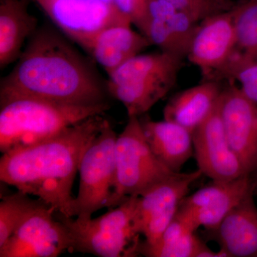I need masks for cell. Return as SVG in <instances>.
<instances>
[{
  "instance_id": "6da1fadb",
  "label": "cell",
  "mask_w": 257,
  "mask_h": 257,
  "mask_svg": "<svg viewBox=\"0 0 257 257\" xmlns=\"http://www.w3.org/2000/svg\"><path fill=\"white\" fill-rule=\"evenodd\" d=\"M105 119L91 116L43 141L3 153L0 179L35 196L66 218H73L72 187L84 151Z\"/></svg>"
},
{
  "instance_id": "7a4b0ae2",
  "label": "cell",
  "mask_w": 257,
  "mask_h": 257,
  "mask_svg": "<svg viewBox=\"0 0 257 257\" xmlns=\"http://www.w3.org/2000/svg\"><path fill=\"white\" fill-rule=\"evenodd\" d=\"M106 83L92 66L50 29L37 30L30 37L0 85V96H32L75 105L106 102Z\"/></svg>"
},
{
  "instance_id": "3957f363",
  "label": "cell",
  "mask_w": 257,
  "mask_h": 257,
  "mask_svg": "<svg viewBox=\"0 0 257 257\" xmlns=\"http://www.w3.org/2000/svg\"><path fill=\"white\" fill-rule=\"evenodd\" d=\"M110 107L107 101L75 105L32 96H0V151L40 143Z\"/></svg>"
},
{
  "instance_id": "277c9868",
  "label": "cell",
  "mask_w": 257,
  "mask_h": 257,
  "mask_svg": "<svg viewBox=\"0 0 257 257\" xmlns=\"http://www.w3.org/2000/svg\"><path fill=\"white\" fill-rule=\"evenodd\" d=\"M138 195L130 196L117 207L94 218H57L68 228L72 252L99 257L134 256L138 253L140 236L135 226Z\"/></svg>"
},
{
  "instance_id": "5b68a950",
  "label": "cell",
  "mask_w": 257,
  "mask_h": 257,
  "mask_svg": "<svg viewBox=\"0 0 257 257\" xmlns=\"http://www.w3.org/2000/svg\"><path fill=\"white\" fill-rule=\"evenodd\" d=\"M115 184L109 209L173 175L147 143L140 117L128 116L115 145Z\"/></svg>"
},
{
  "instance_id": "8992f818",
  "label": "cell",
  "mask_w": 257,
  "mask_h": 257,
  "mask_svg": "<svg viewBox=\"0 0 257 257\" xmlns=\"http://www.w3.org/2000/svg\"><path fill=\"white\" fill-rule=\"evenodd\" d=\"M117 135L105 119L100 133L86 149L79 172L78 195L74 214L79 219L92 218L94 212L110 205L115 184V145Z\"/></svg>"
},
{
  "instance_id": "52a82bcc",
  "label": "cell",
  "mask_w": 257,
  "mask_h": 257,
  "mask_svg": "<svg viewBox=\"0 0 257 257\" xmlns=\"http://www.w3.org/2000/svg\"><path fill=\"white\" fill-rule=\"evenodd\" d=\"M53 209L42 201L0 247V257H57L72 251L68 228Z\"/></svg>"
},
{
  "instance_id": "ba28073f",
  "label": "cell",
  "mask_w": 257,
  "mask_h": 257,
  "mask_svg": "<svg viewBox=\"0 0 257 257\" xmlns=\"http://www.w3.org/2000/svg\"><path fill=\"white\" fill-rule=\"evenodd\" d=\"M203 175L198 170L189 173H174L138 196L135 226L146 246L155 244L175 219L179 206L191 185Z\"/></svg>"
},
{
  "instance_id": "9c48e42d",
  "label": "cell",
  "mask_w": 257,
  "mask_h": 257,
  "mask_svg": "<svg viewBox=\"0 0 257 257\" xmlns=\"http://www.w3.org/2000/svg\"><path fill=\"white\" fill-rule=\"evenodd\" d=\"M33 1L59 30L87 52L93 39L103 29L114 24H131L118 13L112 0Z\"/></svg>"
},
{
  "instance_id": "30bf717a",
  "label": "cell",
  "mask_w": 257,
  "mask_h": 257,
  "mask_svg": "<svg viewBox=\"0 0 257 257\" xmlns=\"http://www.w3.org/2000/svg\"><path fill=\"white\" fill-rule=\"evenodd\" d=\"M233 8L199 23L187 58L200 69L205 81L229 79L236 51Z\"/></svg>"
},
{
  "instance_id": "8fae6325",
  "label": "cell",
  "mask_w": 257,
  "mask_h": 257,
  "mask_svg": "<svg viewBox=\"0 0 257 257\" xmlns=\"http://www.w3.org/2000/svg\"><path fill=\"white\" fill-rule=\"evenodd\" d=\"M253 188L249 175L230 182H213L184 198L176 216L194 231L201 226L216 230L230 211L253 192Z\"/></svg>"
},
{
  "instance_id": "7c38bea8",
  "label": "cell",
  "mask_w": 257,
  "mask_h": 257,
  "mask_svg": "<svg viewBox=\"0 0 257 257\" xmlns=\"http://www.w3.org/2000/svg\"><path fill=\"white\" fill-rule=\"evenodd\" d=\"M219 111L230 146L250 175L257 169V104L229 82L223 89Z\"/></svg>"
},
{
  "instance_id": "4fadbf2b",
  "label": "cell",
  "mask_w": 257,
  "mask_h": 257,
  "mask_svg": "<svg viewBox=\"0 0 257 257\" xmlns=\"http://www.w3.org/2000/svg\"><path fill=\"white\" fill-rule=\"evenodd\" d=\"M192 137L198 169L213 182H230L248 175L228 142L219 102L210 116L193 132Z\"/></svg>"
},
{
  "instance_id": "5bb4252c",
  "label": "cell",
  "mask_w": 257,
  "mask_h": 257,
  "mask_svg": "<svg viewBox=\"0 0 257 257\" xmlns=\"http://www.w3.org/2000/svg\"><path fill=\"white\" fill-rule=\"evenodd\" d=\"M197 23L165 0H150L148 16L141 33L162 52L187 58Z\"/></svg>"
},
{
  "instance_id": "9a60e30c",
  "label": "cell",
  "mask_w": 257,
  "mask_h": 257,
  "mask_svg": "<svg viewBox=\"0 0 257 257\" xmlns=\"http://www.w3.org/2000/svg\"><path fill=\"white\" fill-rule=\"evenodd\" d=\"M131 25L117 23L103 29L88 49L87 52L108 76L152 45L145 35L135 31Z\"/></svg>"
},
{
  "instance_id": "2e32d148",
  "label": "cell",
  "mask_w": 257,
  "mask_h": 257,
  "mask_svg": "<svg viewBox=\"0 0 257 257\" xmlns=\"http://www.w3.org/2000/svg\"><path fill=\"white\" fill-rule=\"evenodd\" d=\"M223 89L218 81H205L177 93L164 108V119L193 133L216 109Z\"/></svg>"
},
{
  "instance_id": "e0dca14e",
  "label": "cell",
  "mask_w": 257,
  "mask_h": 257,
  "mask_svg": "<svg viewBox=\"0 0 257 257\" xmlns=\"http://www.w3.org/2000/svg\"><path fill=\"white\" fill-rule=\"evenodd\" d=\"M144 135L155 156L175 173L194 155L192 133L180 125L164 119L140 117Z\"/></svg>"
},
{
  "instance_id": "ac0fdd59",
  "label": "cell",
  "mask_w": 257,
  "mask_h": 257,
  "mask_svg": "<svg viewBox=\"0 0 257 257\" xmlns=\"http://www.w3.org/2000/svg\"><path fill=\"white\" fill-rule=\"evenodd\" d=\"M216 231L221 249L228 256H256L257 208L253 192L230 211Z\"/></svg>"
},
{
  "instance_id": "d6986e66",
  "label": "cell",
  "mask_w": 257,
  "mask_h": 257,
  "mask_svg": "<svg viewBox=\"0 0 257 257\" xmlns=\"http://www.w3.org/2000/svg\"><path fill=\"white\" fill-rule=\"evenodd\" d=\"M37 20L30 14L25 0H1L0 67L18 60L24 42L37 30Z\"/></svg>"
},
{
  "instance_id": "ffe728a7",
  "label": "cell",
  "mask_w": 257,
  "mask_h": 257,
  "mask_svg": "<svg viewBox=\"0 0 257 257\" xmlns=\"http://www.w3.org/2000/svg\"><path fill=\"white\" fill-rule=\"evenodd\" d=\"M176 79L139 78L106 82L107 92L126 108L128 116L140 117L172 90Z\"/></svg>"
},
{
  "instance_id": "44dd1931",
  "label": "cell",
  "mask_w": 257,
  "mask_h": 257,
  "mask_svg": "<svg viewBox=\"0 0 257 257\" xmlns=\"http://www.w3.org/2000/svg\"><path fill=\"white\" fill-rule=\"evenodd\" d=\"M236 51L230 69L233 82L240 69L257 59V0L239 2L233 8Z\"/></svg>"
},
{
  "instance_id": "7402d4cb",
  "label": "cell",
  "mask_w": 257,
  "mask_h": 257,
  "mask_svg": "<svg viewBox=\"0 0 257 257\" xmlns=\"http://www.w3.org/2000/svg\"><path fill=\"white\" fill-rule=\"evenodd\" d=\"M183 59L162 52L135 56L109 75L108 82L117 83L140 77L177 79Z\"/></svg>"
},
{
  "instance_id": "603a6c76",
  "label": "cell",
  "mask_w": 257,
  "mask_h": 257,
  "mask_svg": "<svg viewBox=\"0 0 257 257\" xmlns=\"http://www.w3.org/2000/svg\"><path fill=\"white\" fill-rule=\"evenodd\" d=\"M23 192L3 198L0 202V247L6 243L19 224L36 208L41 199H32Z\"/></svg>"
},
{
  "instance_id": "cb8c5ba5",
  "label": "cell",
  "mask_w": 257,
  "mask_h": 257,
  "mask_svg": "<svg viewBox=\"0 0 257 257\" xmlns=\"http://www.w3.org/2000/svg\"><path fill=\"white\" fill-rule=\"evenodd\" d=\"M209 247L195 234L189 231L179 239L162 246L139 245L138 253L150 257H203Z\"/></svg>"
},
{
  "instance_id": "d4e9b609",
  "label": "cell",
  "mask_w": 257,
  "mask_h": 257,
  "mask_svg": "<svg viewBox=\"0 0 257 257\" xmlns=\"http://www.w3.org/2000/svg\"><path fill=\"white\" fill-rule=\"evenodd\" d=\"M184 13H187L197 23L211 15L232 9L235 3L231 0H165Z\"/></svg>"
},
{
  "instance_id": "484cf974",
  "label": "cell",
  "mask_w": 257,
  "mask_h": 257,
  "mask_svg": "<svg viewBox=\"0 0 257 257\" xmlns=\"http://www.w3.org/2000/svg\"><path fill=\"white\" fill-rule=\"evenodd\" d=\"M115 8L123 18L135 25L141 32L148 16L150 0H112Z\"/></svg>"
},
{
  "instance_id": "4316f807",
  "label": "cell",
  "mask_w": 257,
  "mask_h": 257,
  "mask_svg": "<svg viewBox=\"0 0 257 257\" xmlns=\"http://www.w3.org/2000/svg\"><path fill=\"white\" fill-rule=\"evenodd\" d=\"M241 92L257 104V59L239 69L234 75Z\"/></svg>"
},
{
  "instance_id": "83f0119b",
  "label": "cell",
  "mask_w": 257,
  "mask_h": 257,
  "mask_svg": "<svg viewBox=\"0 0 257 257\" xmlns=\"http://www.w3.org/2000/svg\"><path fill=\"white\" fill-rule=\"evenodd\" d=\"M231 1H234V0H231Z\"/></svg>"
}]
</instances>
